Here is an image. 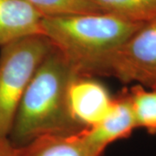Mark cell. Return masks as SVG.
Masks as SVG:
<instances>
[{
  "label": "cell",
  "instance_id": "4fadbf2b",
  "mask_svg": "<svg viewBox=\"0 0 156 156\" xmlns=\"http://www.w3.org/2000/svg\"><path fill=\"white\" fill-rule=\"evenodd\" d=\"M150 89H156V84L155 85H154V86H153L152 88H150Z\"/></svg>",
  "mask_w": 156,
  "mask_h": 156
},
{
  "label": "cell",
  "instance_id": "5b68a950",
  "mask_svg": "<svg viewBox=\"0 0 156 156\" xmlns=\"http://www.w3.org/2000/svg\"><path fill=\"white\" fill-rule=\"evenodd\" d=\"M114 101L103 84L93 76L75 74L67 89V106L73 122L81 129L94 126L109 112Z\"/></svg>",
  "mask_w": 156,
  "mask_h": 156
},
{
  "label": "cell",
  "instance_id": "8fae6325",
  "mask_svg": "<svg viewBox=\"0 0 156 156\" xmlns=\"http://www.w3.org/2000/svg\"><path fill=\"white\" fill-rule=\"evenodd\" d=\"M45 16L103 12L93 0H25Z\"/></svg>",
  "mask_w": 156,
  "mask_h": 156
},
{
  "label": "cell",
  "instance_id": "7a4b0ae2",
  "mask_svg": "<svg viewBox=\"0 0 156 156\" xmlns=\"http://www.w3.org/2000/svg\"><path fill=\"white\" fill-rule=\"evenodd\" d=\"M144 23L108 12L44 16L42 33L79 75L94 76L102 62Z\"/></svg>",
  "mask_w": 156,
  "mask_h": 156
},
{
  "label": "cell",
  "instance_id": "30bf717a",
  "mask_svg": "<svg viewBox=\"0 0 156 156\" xmlns=\"http://www.w3.org/2000/svg\"><path fill=\"white\" fill-rule=\"evenodd\" d=\"M128 93L137 128L156 135V89H147L136 84Z\"/></svg>",
  "mask_w": 156,
  "mask_h": 156
},
{
  "label": "cell",
  "instance_id": "6da1fadb",
  "mask_svg": "<svg viewBox=\"0 0 156 156\" xmlns=\"http://www.w3.org/2000/svg\"><path fill=\"white\" fill-rule=\"evenodd\" d=\"M77 73L53 47L30 81L23 95L9 140L16 147L47 134H73L82 130L67 106L69 83Z\"/></svg>",
  "mask_w": 156,
  "mask_h": 156
},
{
  "label": "cell",
  "instance_id": "8992f818",
  "mask_svg": "<svg viewBox=\"0 0 156 156\" xmlns=\"http://www.w3.org/2000/svg\"><path fill=\"white\" fill-rule=\"evenodd\" d=\"M137 128L128 90L114 97L109 112L94 126L83 128L80 135L89 148L101 156L107 147L119 140L128 138Z\"/></svg>",
  "mask_w": 156,
  "mask_h": 156
},
{
  "label": "cell",
  "instance_id": "7c38bea8",
  "mask_svg": "<svg viewBox=\"0 0 156 156\" xmlns=\"http://www.w3.org/2000/svg\"><path fill=\"white\" fill-rule=\"evenodd\" d=\"M0 156H17V147L9 138L0 137Z\"/></svg>",
  "mask_w": 156,
  "mask_h": 156
},
{
  "label": "cell",
  "instance_id": "277c9868",
  "mask_svg": "<svg viewBox=\"0 0 156 156\" xmlns=\"http://www.w3.org/2000/svg\"><path fill=\"white\" fill-rule=\"evenodd\" d=\"M95 76L152 88L156 84V20L146 23L113 51Z\"/></svg>",
  "mask_w": 156,
  "mask_h": 156
},
{
  "label": "cell",
  "instance_id": "9c48e42d",
  "mask_svg": "<svg viewBox=\"0 0 156 156\" xmlns=\"http://www.w3.org/2000/svg\"><path fill=\"white\" fill-rule=\"evenodd\" d=\"M103 12L146 23L156 20V0H93Z\"/></svg>",
  "mask_w": 156,
  "mask_h": 156
},
{
  "label": "cell",
  "instance_id": "52a82bcc",
  "mask_svg": "<svg viewBox=\"0 0 156 156\" xmlns=\"http://www.w3.org/2000/svg\"><path fill=\"white\" fill-rule=\"evenodd\" d=\"M44 16L25 0H0V47L27 37L43 35Z\"/></svg>",
  "mask_w": 156,
  "mask_h": 156
},
{
  "label": "cell",
  "instance_id": "ba28073f",
  "mask_svg": "<svg viewBox=\"0 0 156 156\" xmlns=\"http://www.w3.org/2000/svg\"><path fill=\"white\" fill-rule=\"evenodd\" d=\"M17 156H99L89 148L79 131L47 134L17 147Z\"/></svg>",
  "mask_w": 156,
  "mask_h": 156
},
{
  "label": "cell",
  "instance_id": "3957f363",
  "mask_svg": "<svg viewBox=\"0 0 156 156\" xmlns=\"http://www.w3.org/2000/svg\"><path fill=\"white\" fill-rule=\"evenodd\" d=\"M52 49L50 40L43 35L27 37L1 47L0 137H9L23 95Z\"/></svg>",
  "mask_w": 156,
  "mask_h": 156
}]
</instances>
